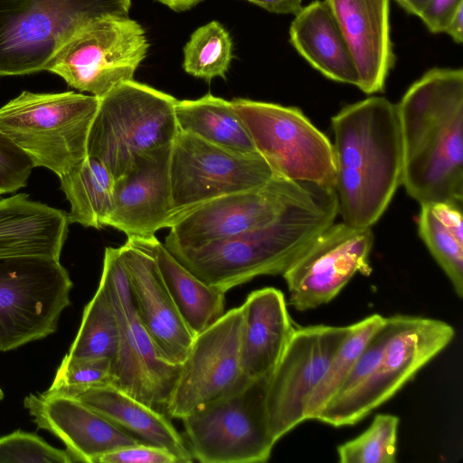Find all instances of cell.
I'll return each mask as SVG.
<instances>
[{"label":"cell","mask_w":463,"mask_h":463,"mask_svg":"<svg viewBox=\"0 0 463 463\" xmlns=\"http://www.w3.org/2000/svg\"><path fill=\"white\" fill-rule=\"evenodd\" d=\"M396 109L407 194L420 204L463 203V70L430 69Z\"/></svg>","instance_id":"1"},{"label":"cell","mask_w":463,"mask_h":463,"mask_svg":"<svg viewBox=\"0 0 463 463\" xmlns=\"http://www.w3.org/2000/svg\"><path fill=\"white\" fill-rule=\"evenodd\" d=\"M331 125L338 214L350 226L372 227L402 184V142L396 104L372 96L345 106Z\"/></svg>","instance_id":"2"},{"label":"cell","mask_w":463,"mask_h":463,"mask_svg":"<svg viewBox=\"0 0 463 463\" xmlns=\"http://www.w3.org/2000/svg\"><path fill=\"white\" fill-rule=\"evenodd\" d=\"M338 214L335 190L316 185L262 227L194 249L169 252L206 285L226 293L266 275H282Z\"/></svg>","instance_id":"3"},{"label":"cell","mask_w":463,"mask_h":463,"mask_svg":"<svg viewBox=\"0 0 463 463\" xmlns=\"http://www.w3.org/2000/svg\"><path fill=\"white\" fill-rule=\"evenodd\" d=\"M178 99L151 86L127 80L99 98L87 144L117 181L137 156L172 145L178 132Z\"/></svg>","instance_id":"4"},{"label":"cell","mask_w":463,"mask_h":463,"mask_svg":"<svg viewBox=\"0 0 463 463\" xmlns=\"http://www.w3.org/2000/svg\"><path fill=\"white\" fill-rule=\"evenodd\" d=\"M99 98L74 91H23L0 109V130L33 160L59 177L88 156Z\"/></svg>","instance_id":"5"},{"label":"cell","mask_w":463,"mask_h":463,"mask_svg":"<svg viewBox=\"0 0 463 463\" xmlns=\"http://www.w3.org/2000/svg\"><path fill=\"white\" fill-rule=\"evenodd\" d=\"M131 0H0V76L44 71L53 53L88 24L128 16Z\"/></svg>","instance_id":"6"},{"label":"cell","mask_w":463,"mask_h":463,"mask_svg":"<svg viewBox=\"0 0 463 463\" xmlns=\"http://www.w3.org/2000/svg\"><path fill=\"white\" fill-rule=\"evenodd\" d=\"M396 327L372 374L351 392L333 397L315 420L351 426L390 400L455 336L453 326L429 317L397 315Z\"/></svg>","instance_id":"7"},{"label":"cell","mask_w":463,"mask_h":463,"mask_svg":"<svg viewBox=\"0 0 463 463\" xmlns=\"http://www.w3.org/2000/svg\"><path fill=\"white\" fill-rule=\"evenodd\" d=\"M72 287L60 259L0 256V352L54 333Z\"/></svg>","instance_id":"8"},{"label":"cell","mask_w":463,"mask_h":463,"mask_svg":"<svg viewBox=\"0 0 463 463\" xmlns=\"http://www.w3.org/2000/svg\"><path fill=\"white\" fill-rule=\"evenodd\" d=\"M231 101L275 175L335 189L333 144L300 109L242 98Z\"/></svg>","instance_id":"9"},{"label":"cell","mask_w":463,"mask_h":463,"mask_svg":"<svg viewBox=\"0 0 463 463\" xmlns=\"http://www.w3.org/2000/svg\"><path fill=\"white\" fill-rule=\"evenodd\" d=\"M149 43L143 27L128 16L95 20L69 38L47 61L44 71L69 86L103 97L116 85L134 80Z\"/></svg>","instance_id":"10"},{"label":"cell","mask_w":463,"mask_h":463,"mask_svg":"<svg viewBox=\"0 0 463 463\" xmlns=\"http://www.w3.org/2000/svg\"><path fill=\"white\" fill-rule=\"evenodd\" d=\"M269 378L211 402L183 420L194 459L202 463H261L276 442L267 424L264 397Z\"/></svg>","instance_id":"11"},{"label":"cell","mask_w":463,"mask_h":463,"mask_svg":"<svg viewBox=\"0 0 463 463\" xmlns=\"http://www.w3.org/2000/svg\"><path fill=\"white\" fill-rule=\"evenodd\" d=\"M99 283L113 307L118 345L113 363L114 386L148 407L165 413L180 366L157 355L137 313L118 248L107 247Z\"/></svg>","instance_id":"12"},{"label":"cell","mask_w":463,"mask_h":463,"mask_svg":"<svg viewBox=\"0 0 463 463\" xmlns=\"http://www.w3.org/2000/svg\"><path fill=\"white\" fill-rule=\"evenodd\" d=\"M169 171L170 227L209 201L260 187L275 175L258 153L232 151L180 130L172 145Z\"/></svg>","instance_id":"13"},{"label":"cell","mask_w":463,"mask_h":463,"mask_svg":"<svg viewBox=\"0 0 463 463\" xmlns=\"http://www.w3.org/2000/svg\"><path fill=\"white\" fill-rule=\"evenodd\" d=\"M353 327L354 324L295 328L266 385L265 413L275 442L306 420L310 395Z\"/></svg>","instance_id":"14"},{"label":"cell","mask_w":463,"mask_h":463,"mask_svg":"<svg viewBox=\"0 0 463 463\" xmlns=\"http://www.w3.org/2000/svg\"><path fill=\"white\" fill-rule=\"evenodd\" d=\"M317 184L275 175L265 184L209 201L174 223L165 240L172 249L199 248L269 224Z\"/></svg>","instance_id":"15"},{"label":"cell","mask_w":463,"mask_h":463,"mask_svg":"<svg viewBox=\"0 0 463 463\" xmlns=\"http://www.w3.org/2000/svg\"><path fill=\"white\" fill-rule=\"evenodd\" d=\"M242 320L240 306L195 335L167 402V416L182 419L253 382L240 363Z\"/></svg>","instance_id":"16"},{"label":"cell","mask_w":463,"mask_h":463,"mask_svg":"<svg viewBox=\"0 0 463 463\" xmlns=\"http://www.w3.org/2000/svg\"><path fill=\"white\" fill-rule=\"evenodd\" d=\"M373 241L372 227L341 222L323 230L282 274L289 304L298 311L316 308L334 299L356 273L369 276Z\"/></svg>","instance_id":"17"},{"label":"cell","mask_w":463,"mask_h":463,"mask_svg":"<svg viewBox=\"0 0 463 463\" xmlns=\"http://www.w3.org/2000/svg\"><path fill=\"white\" fill-rule=\"evenodd\" d=\"M157 238H128L118 248L137 313L163 361L181 365L195 335L180 315L155 259Z\"/></svg>","instance_id":"18"},{"label":"cell","mask_w":463,"mask_h":463,"mask_svg":"<svg viewBox=\"0 0 463 463\" xmlns=\"http://www.w3.org/2000/svg\"><path fill=\"white\" fill-rule=\"evenodd\" d=\"M172 145L137 156L130 169L115 181L113 204L105 226L136 239H154L156 232L170 227Z\"/></svg>","instance_id":"19"},{"label":"cell","mask_w":463,"mask_h":463,"mask_svg":"<svg viewBox=\"0 0 463 463\" xmlns=\"http://www.w3.org/2000/svg\"><path fill=\"white\" fill-rule=\"evenodd\" d=\"M24 405L38 428L65 444L73 462L98 463L109 452L142 442L71 395L31 393Z\"/></svg>","instance_id":"20"},{"label":"cell","mask_w":463,"mask_h":463,"mask_svg":"<svg viewBox=\"0 0 463 463\" xmlns=\"http://www.w3.org/2000/svg\"><path fill=\"white\" fill-rule=\"evenodd\" d=\"M349 47L357 87L382 92L395 62L391 38L390 0H325Z\"/></svg>","instance_id":"21"},{"label":"cell","mask_w":463,"mask_h":463,"mask_svg":"<svg viewBox=\"0 0 463 463\" xmlns=\"http://www.w3.org/2000/svg\"><path fill=\"white\" fill-rule=\"evenodd\" d=\"M243 312L240 363L250 381L269 378L295 330L284 294L273 287L250 292Z\"/></svg>","instance_id":"22"},{"label":"cell","mask_w":463,"mask_h":463,"mask_svg":"<svg viewBox=\"0 0 463 463\" xmlns=\"http://www.w3.org/2000/svg\"><path fill=\"white\" fill-rule=\"evenodd\" d=\"M67 213L17 194L0 200V256L60 259L68 234Z\"/></svg>","instance_id":"23"},{"label":"cell","mask_w":463,"mask_h":463,"mask_svg":"<svg viewBox=\"0 0 463 463\" xmlns=\"http://www.w3.org/2000/svg\"><path fill=\"white\" fill-rule=\"evenodd\" d=\"M289 41L327 79L357 87L358 74L344 34L325 1L315 0L295 14Z\"/></svg>","instance_id":"24"},{"label":"cell","mask_w":463,"mask_h":463,"mask_svg":"<svg viewBox=\"0 0 463 463\" xmlns=\"http://www.w3.org/2000/svg\"><path fill=\"white\" fill-rule=\"evenodd\" d=\"M144 443L167 449L178 463L194 459L184 439L166 413L157 411L114 385L88 388L73 395Z\"/></svg>","instance_id":"25"},{"label":"cell","mask_w":463,"mask_h":463,"mask_svg":"<svg viewBox=\"0 0 463 463\" xmlns=\"http://www.w3.org/2000/svg\"><path fill=\"white\" fill-rule=\"evenodd\" d=\"M155 259L168 292L194 335L224 314L225 293L200 280L159 241L155 245Z\"/></svg>","instance_id":"26"},{"label":"cell","mask_w":463,"mask_h":463,"mask_svg":"<svg viewBox=\"0 0 463 463\" xmlns=\"http://www.w3.org/2000/svg\"><path fill=\"white\" fill-rule=\"evenodd\" d=\"M178 130L241 153H258L250 135L232 101L211 93L196 99L177 100Z\"/></svg>","instance_id":"27"},{"label":"cell","mask_w":463,"mask_h":463,"mask_svg":"<svg viewBox=\"0 0 463 463\" xmlns=\"http://www.w3.org/2000/svg\"><path fill=\"white\" fill-rule=\"evenodd\" d=\"M463 203L432 202L420 204L419 235L450 280L455 293L463 297Z\"/></svg>","instance_id":"28"},{"label":"cell","mask_w":463,"mask_h":463,"mask_svg":"<svg viewBox=\"0 0 463 463\" xmlns=\"http://www.w3.org/2000/svg\"><path fill=\"white\" fill-rule=\"evenodd\" d=\"M60 178L61 190L69 201V223L101 229L110 213L115 181L98 159L85 160Z\"/></svg>","instance_id":"29"},{"label":"cell","mask_w":463,"mask_h":463,"mask_svg":"<svg viewBox=\"0 0 463 463\" xmlns=\"http://www.w3.org/2000/svg\"><path fill=\"white\" fill-rule=\"evenodd\" d=\"M118 345L116 315L105 288L99 283L83 309L80 328L67 354L75 358L106 357L113 366Z\"/></svg>","instance_id":"30"},{"label":"cell","mask_w":463,"mask_h":463,"mask_svg":"<svg viewBox=\"0 0 463 463\" xmlns=\"http://www.w3.org/2000/svg\"><path fill=\"white\" fill-rule=\"evenodd\" d=\"M384 317L371 315L354 324L353 330L333 356L323 378L317 385L306 408V420L317 413L340 390L366 343L383 323Z\"/></svg>","instance_id":"31"},{"label":"cell","mask_w":463,"mask_h":463,"mask_svg":"<svg viewBox=\"0 0 463 463\" xmlns=\"http://www.w3.org/2000/svg\"><path fill=\"white\" fill-rule=\"evenodd\" d=\"M232 55V41L217 21L197 28L184 47L183 68L194 77L210 81L226 79Z\"/></svg>","instance_id":"32"},{"label":"cell","mask_w":463,"mask_h":463,"mask_svg":"<svg viewBox=\"0 0 463 463\" xmlns=\"http://www.w3.org/2000/svg\"><path fill=\"white\" fill-rule=\"evenodd\" d=\"M400 420L392 414H377L358 437L337 447L341 463H395Z\"/></svg>","instance_id":"33"},{"label":"cell","mask_w":463,"mask_h":463,"mask_svg":"<svg viewBox=\"0 0 463 463\" xmlns=\"http://www.w3.org/2000/svg\"><path fill=\"white\" fill-rule=\"evenodd\" d=\"M114 385L113 366L106 357L75 358L66 354L47 390L73 395L91 387Z\"/></svg>","instance_id":"34"},{"label":"cell","mask_w":463,"mask_h":463,"mask_svg":"<svg viewBox=\"0 0 463 463\" xmlns=\"http://www.w3.org/2000/svg\"><path fill=\"white\" fill-rule=\"evenodd\" d=\"M71 463L67 449L48 444L36 434L17 430L0 436V463Z\"/></svg>","instance_id":"35"},{"label":"cell","mask_w":463,"mask_h":463,"mask_svg":"<svg viewBox=\"0 0 463 463\" xmlns=\"http://www.w3.org/2000/svg\"><path fill=\"white\" fill-rule=\"evenodd\" d=\"M33 167L31 157L0 130V195L26 186Z\"/></svg>","instance_id":"36"},{"label":"cell","mask_w":463,"mask_h":463,"mask_svg":"<svg viewBox=\"0 0 463 463\" xmlns=\"http://www.w3.org/2000/svg\"><path fill=\"white\" fill-rule=\"evenodd\" d=\"M98 463H178V459L165 449L139 442L109 452Z\"/></svg>","instance_id":"37"},{"label":"cell","mask_w":463,"mask_h":463,"mask_svg":"<svg viewBox=\"0 0 463 463\" xmlns=\"http://www.w3.org/2000/svg\"><path fill=\"white\" fill-rule=\"evenodd\" d=\"M463 0H428L418 17L432 33H443L445 24Z\"/></svg>","instance_id":"38"},{"label":"cell","mask_w":463,"mask_h":463,"mask_svg":"<svg viewBox=\"0 0 463 463\" xmlns=\"http://www.w3.org/2000/svg\"><path fill=\"white\" fill-rule=\"evenodd\" d=\"M278 14H296L302 8L303 0H246Z\"/></svg>","instance_id":"39"},{"label":"cell","mask_w":463,"mask_h":463,"mask_svg":"<svg viewBox=\"0 0 463 463\" xmlns=\"http://www.w3.org/2000/svg\"><path fill=\"white\" fill-rule=\"evenodd\" d=\"M443 33L449 34L451 39L460 44L463 42V2L459 3L454 12L449 17Z\"/></svg>","instance_id":"40"},{"label":"cell","mask_w":463,"mask_h":463,"mask_svg":"<svg viewBox=\"0 0 463 463\" xmlns=\"http://www.w3.org/2000/svg\"><path fill=\"white\" fill-rule=\"evenodd\" d=\"M175 12H184L194 7L203 0H157Z\"/></svg>","instance_id":"41"},{"label":"cell","mask_w":463,"mask_h":463,"mask_svg":"<svg viewBox=\"0 0 463 463\" xmlns=\"http://www.w3.org/2000/svg\"><path fill=\"white\" fill-rule=\"evenodd\" d=\"M408 14L418 16L428 0H395Z\"/></svg>","instance_id":"42"},{"label":"cell","mask_w":463,"mask_h":463,"mask_svg":"<svg viewBox=\"0 0 463 463\" xmlns=\"http://www.w3.org/2000/svg\"><path fill=\"white\" fill-rule=\"evenodd\" d=\"M3 398H4V392L0 387V401L3 400Z\"/></svg>","instance_id":"43"}]
</instances>
